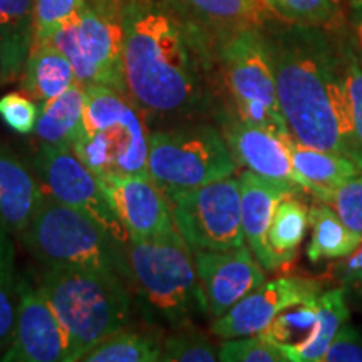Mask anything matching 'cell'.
<instances>
[{
    "label": "cell",
    "mask_w": 362,
    "mask_h": 362,
    "mask_svg": "<svg viewBox=\"0 0 362 362\" xmlns=\"http://www.w3.org/2000/svg\"><path fill=\"white\" fill-rule=\"evenodd\" d=\"M240 180V208H242V228L245 243L262 267L269 272L279 269L272 255L267 233L274 216L275 208L284 198L302 192L285 181L265 178V176L247 170L238 176Z\"/></svg>",
    "instance_id": "obj_17"
},
{
    "label": "cell",
    "mask_w": 362,
    "mask_h": 362,
    "mask_svg": "<svg viewBox=\"0 0 362 362\" xmlns=\"http://www.w3.org/2000/svg\"><path fill=\"white\" fill-rule=\"evenodd\" d=\"M277 21L264 27L277 96L292 138L337 153L362 168L352 123L341 37L322 27Z\"/></svg>",
    "instance_id": "obj_1"
},
{
    "label": "cell",
    "mask_w": 362,
    "mask_h": 362,
    "mask_svg": "<svg viewBox=\"0 0 362 362\" xmlns=\"http://www.w3.org/2000/svg\"><path fill=\"white\" fill-rule=\"evenodd\" d=\"M293 168L305 180L307 193L324 203H332L334 193L346 181L362 173V168L351 158L324 151L296 141L292 136L284 138Z\"/></svg>",
    "instance_id": "obj_19"
},
{
    "label": "cell",
    "mask_w": 362,
    "mask_h": 362,
    "mask_svg": "<svg viewBox=\"0 0 362 362\" xmlns=\"http://www.w3.org/2000/svg\"><path fill=\"white\" fill-rule=\"evenodd\" d=\"M330 205L344 223L362 237V173L339 187Z\"/></svg>",
    "instance_id": "obj_36"
},
{
    "label": "cell",
    "mask_w": 362,
    "mask_h": 362,
    "mask_svg": "<svg viewBox=\"0 0 362 362\" xmlns=\"http://www.w3.org/2000/svg\"><path fill=\"white\" fill-rule=\"evenodd\" d=\"M40 115L37 101L25 93H8L0 98V119L19 134L34 133Z\"/></svg>",
    "instance_id": "obj_35"
},
{
    "label": "cell",
    "mask_w": 362,
    "mask_h": 362,
    "mask_svg": "<svg viewBox=\"0 0 362 362\" xmlns=\"http://www.w3.org/2000/svg\"><path fill=\"white\" fill-rule=\"evenodd\" d=\"M6 362H67V336L39 287L19 279V307Z\"/></svg>",
    "instance_id": "obj_13"
},
{
    "label": "cell",
    "mask_w": 362,
    "mask_h": 362,
    "mask_svg": "<svg viewBox=\"0 0 362 362\" xmlns=\"http://www.w3.org/2000/svg\"><path fill=\"white\" fill-rule=\"evenodd\" d=\"M319 302V322L312 342L298 349L285 351L288 362H322L330 342L346 322H349V307H347L344 288H330L320 292Z\"/></svg>",
    "instance_id": "obj_26"
},
{
    "label": "cell",
    "mask_w": 362,
    "mask_h": 362,
    "mask_svg": "<svg viewBox=\"0 0 362 362\" xmlns=\"http://www.w3.org/2000/svg\"><path fill=\"white\" fill-rule=\"evenodd\" d=\"M84 0H34V42L49 40Z\"/></svg>",
    "instance_id": "obj_34"
},
{
    "label": "cell",
    "mask_w": 362,
    "mask_h": 362,
    "mask_svg": "<svg viewBox=\"0 0 362 362\" xmlns=\"http://www.w3.org/2000/svg\"><path fill=\"white\" fill-rule=\"evenodd\" d=\"M341 37V49L344 57V76H346L347 96H349L352 123H354V133L357 144L362 151V61L357 56L354 49L346 35V27L339 30Z\"/></svg>",
    "instance_id": "obj_33"
},
{
    "label": "cell",
    "mask_w": 362,
    "mask_h": 362,
    "mask_svg": "<svg viewBox=\"0 0 362 362\" xmlns=\"http://www.w3.org/2000/svg\"><path fill=\"white\" fill-rule=\"evenodd\" d=\"M121 7L123 0H84L49 40L69 57L79 83L128 94Z\"/></svg>",
    "instance_id": "obj_8"
},
{
    "label": "cell",
    "mask_w": 362,
    "mask_h": 362,
    "mask_svg": "<svg viewBox=\"0 0 362 362\" xmlns=\"http://www.w3.org/2000/svg\"><path fill=\"white\" fill-rule=\"evenodd\" d=\"M19 307V279L16 274V252L8 230L0 226V351L11 344Z\"/></svg>",
    "instance_id": "obj_30"
},
{
    "label": "cell",
    "mask_w": 362,
    "mask_h": 362,
    "mask_svg": "<svg viewBox=\"0 0 362 362\" xmlns=\"http://www.w3.org/2000/svg\"><path fill=\"white\" fill-rule=\"evenodd\" d=\"M320 288L322 285L310 279L280 277L270 280L215 319L211 332L223 341L264 332L280 312L319 296L322 292Z\"/></svg>",
    "instance_id": "obj_15"
},
{
    "label": "cell",
    "mask_w": 362,
    "mask_h": 362,
    "mask_svg": "<svg viewBox=\"0 0 362 362\" xmlns=\"http://www.w3.org/2000/svg\"><path fill=\"white\" fill-rule=\"evenodd\" d=\"M128 275L153 312L168 322H183L193 309L206 312L192 247L175 230L124 248Z\"/></svg>",
    "instance_id": "obj_6"
},
{
    "label": "cell",
    "mask_w": 362,
    "mask_h": 362,
    "mask_svg": "<svg viewBox=\"0 0 362 362\" xmlns=\"http://www.w3.org/2000/svg\"><path fill=\"white\" fill-rule=\"evenodd\" d=\"M72 151L98 178L149 175V133L143 111L121 90L86 86L83 123Z\"/></svg>",
    "instance_id": "obj_4"
},
{
    "label": "cell",
    "mask_w": 362,
    "mask_h": 362,
    "mask_svg": "<svg viewBox=\"0 0 362 362\" xmlns=\"http://www.w3.org/2000/svg\"><path fill=\"white\" fill-rule=\"evenodd\" d=\"M218 361L223 362H288L282 349L265 334L225 339L218 347Z\"/></svg>",
    "instance_id": "obj_31"
},
{
    "label": "cell",
    "mask_w": 362,
    "mask_h": 362,
    "mask_svg": "<svg viewBox=\"0 0 362 362\" xmlns=\"http://www.w3.org/2000/svg\"><path fill=\"white\" fill-rule=\"evenodd\" d=\"M322 362H362V332L349 322L344 324Z\"/></svg>",
    "instance_id": "obj_37"
},
{
    "label": "cell",
    "mask_w": 362,
    "mask_h": 362,
    "mask_svg": "<svg viewBox=\"0 0 362 362\" xmlns=\"http://www.w3.org/2000/svg\"><path fill=\"white\" fill-rule=\"evenodd\" d=\"M35 170L42 193L90 216L121 247L129 237L104 197L99 178L71 148L40 144Z\"/></svg>",
    "instance_id": "obj_11"
},
{
    "label": "cell",
    "mask_w": 362,
    "mask_h": 362,
    "mask_svg": "<svg viewBox=\"0 0 362 362\" xmlns=\"http://www.w3.org/2000/svg\"><path fill=\"white\" fill-rule=\"evenodd\" d=\"M309 228V208L296 194L284 198L272 216L267 243L279 267L296 259Z\"/></svg>",
    "instance_id": "obj_25"
},
{
    "label": "cell",
    "mask_w": 362,
    "mask_h": 362,
    "mask_svg": "<svg viewBox=\"0 0 362 362\" xmlns=\"http://www.w3.org/2000/svg\"><path fill=\"white\" fill-rule=\"evenodd\" d=\"M185 4L220 34L245 27L264 29L270 22L279 21L265 0H185Z\"/></svg>",
    "instance_id": "obj_24"
},
{
    "label": "cell",
    "mask_w": 362,
    "mask_h": 362,
    "mask_svg": "<svg viewBox=\"0 0 362 362\" xmlns=\"http://www.w3.org/2000/svg\"><path fill=\"white\" fill-rule=\"evenodd\" d=\"M221 133L238 165L265 178L291 183L307 193L305 180L293 168L282 136L247 123L238 116L228 117Z\"/></svg>",
    "instance_id": "obj_16"
},
{
    "label": "cell",
    "mask_w": 362,
    "mask_h": 362,
    "mask_svg": "<svg viewBox=\"0 0 362 362\" xmlns=\"http://www.w3.org/2000/svg\"><path fill=\"white\" fill-rule=\"evenodd\" d=\"M123 274L47 267L37 287L51 302L67 336V362L81 361L129 322L131 300Z\"/></svg>",
    "instance_id": "obj_3"
},
{
    "label": "cell",
    "mask_w": 362,
    "mask_h": 362,
    "mask_svg": "<svg viewBox=\"0 0 362 362\" xmlns=\"http://www.w3.org/2000/svg\"><path fill=\"white\" fill-rule=\"evenodd\" d=\"M344 279H346V284L349 285L352 291L362 298V265L357 267V269L347 270L344 274Z\"/></svg>",
    "instance_id": "obj_39"
},
{
    "label": "cell",
    "mask_w": 362,
    "mask_h": 362,
    "mask_svg": "<svg viewBox=\"0 0 362 362\" xmlns=\"http://www.w3.org/2000/svg\"><path fill=\"white\" fill-rule=\"evenodd\" d=\"M78 81L69 57L51 40H35L22 74V93L37 103L51 101Z\"/></svg>",
    "instance_id": "obj_21"
},
{
    "label": "cell",
    "mask_w": 362,
    "mask_h": 362,
    "mask_svg": "<svg viewBox=\"0 0 362 362\" xmlns=\"http://www.w3.org/2000/svg\"><path fill=\"white\" fill-rule=\"evenodd\" d=\"M86 86L76 81L61 96L45 101L40 106V115L34 133L40 144L71 148L78 138L84 115Z\"/></svg>",
    "instance_id": "obj_22"
},
{
    "label": "cell",
    "mask_w": 362,
    "mask_h": 362,
    "mask_svg": "<svg viewBox=\"0 0 362 362\" xmlns=\"http://www.w3.org/2000/svg\"><path fill=\"white\" fill-rule=\"evenodd\" d=\"M160 361L165 362H215L218 349L200 332H178L163 341Z\"/></svg>",
    "instance_id": "obj_32"
},
{
    "label": "cell",
    "mask_w": 362,
    "mask_h": 362,
    "mask_svg": "<svg viewBox=\"0 0 362 362\" xmlns=\"http://www.w3.org/2000/svg\"><path fill=\"white\" fill-rule=\"evenodd\" d=\"M124 81L146 115L187 116L205 104V49L163 0H123Z\"/></svg>",
    "instance_id": "obj_2"
},
{
    "label": "cell",
    "mask_w": 362,
    "mask_h": 362,
    "mask_svg": "<svg viewBox=\"0 0 362 362\" xmlns=\"http://www.w3.org/2000/svg\"><path fill=\"white\" fill-rule=\"evenodd\" d=\"M194 264L206 310L215 319L267 282L265 269L247 243L230 250H194Z\"/></svg>",
    "instance_id": "obj_14"
},
{
    "label": "cell",
    "mask_w": 362,
    "mask_h": 362,
    "mask_svg": "<svg viewBox=\"0 0 362 362\" xmlns=\"http://www.w3.org/2000/svg\"><path fill=\"white\" fill-rule=\"evenodd\" d=\"M178 233L193 250H230L245 245L238 176L168 194Z\"/></svg>",
    "instance_id": "obj_10"
},
{
    "label": "cell",
    "mask_w": 362,
    "mask_h": 362,
    "mask_svg": "<svg viewBox=\"0 0 362 362\" xmlns=\"http://www.w3.org/2000/svg\"><path fill=\"white\" fill-rule=\"evenodd\" d=\"M21 235L45 267L115 270L128 275L119 243L90 216L45 193Z\"/></svg>",
    "instance_id": "obj_5"
},
{
    "label": "cell",
    "mask_w": 362,
    "mask_h": 362,
    "mask_svg": "<svg viewBox=\"0 0 362 362\" xmlns=\"http://www.w3.org/2000/svg\"><path fill=\"white\" fill-rule=\"evenodd\" d=\"M34 42V0H0V84L22 79Z\"/></svg>",
    "instance_id": "obj_20"
},
{
    "label": "cell",
    "mask_w": 362,
    "mask_h": 362,
    "mask_svg": "<svg viewBox=\"0 0 362 362\" xmlns=\"http://www.w3.org/2000/svg\"><path fill=\"white\" fill-rule=\"evenodd\" d=\"M312 228L307 257L312 264L351 257L362 243V237L344 223L337 211L329 203H319L309 210Z\"/></svg>",
    "instance_id": "obj_23"
},
{
    "label": "cell",
    "mask_w": 362,
    "mask_h": 362,
    "mask_svg": "<svg viewBox=\"0 0 362 362\" xmlns=\"http://www.w3.org/2000/svg\"><path fill=\"white\" fill-rule=\"evenodd\" d=\"M238 163L223 133L211 124L149 133L148 173L168 197L235 175Z\"/></svg>",
    "instance_id": "obj_9"
},
{
    "label": "cell",
    "mask_w": 362,
    "mask_h": 362,
    "mask_svg": "<svg viewBox=\"0 0 362 362\" xmlns=\"http://www.w3.org/2000/svg\"><path fill=\"white\" fill-rule=\"evenodd\" d=\"M42 188L21 158L0 143V226L22 233L37 210Z\"/></svg>",
    "instance_id": "obj_18"
},
{
    "label": "cell",
    "mask_w": 362,
    "mask_h": 362,
    "mask_svg": "<svg viewBox=\"0 0 362 362\" xmlns=\"http://www.w3.org/2000/svg\"><path fill=\"white\" fill-rule=\"evenodd\" d=\"M163 339L155 332L121 329L86 354L83 362H155L161 357Z\"/></svg>",
    "instance_id": "obj_27"
},
{
    "label": "cell",
    "mask_w": 362,
    "mask_h": 362,
    "mask_svg": "<svg viewBox=\"0 0 362 362\" xmlns=\"http://www.w3.org/2000/svg\"><path fill=\"white\" fill-rule=\"evenodd\" d=\"M279 21L288 24L322 27L337 33L346 27L342 0H265Z\"/></svg>",
    "instance_id": "obj_29"
},
{
    "label": "cell",
    "mask_w": 362,
    "mask_h": 362,
    "mask_svg": "<svg viewBox=\"0 0 362 362\" xmlns=\"http://www.w3.org/2000/svg\"><path fill=\"white\" fill-rule=\"evenodd\" d=\"M317 297H310L307 300L296 304L275 317L264 332L270 341L285 351L298 349L312 342L317 332L319 322V302Z\"/></svg>",
    "instance_id": "obj_28"
},
{
    "label": "cell",
    "mask_w": 362,
    "mask_h": 362,
    "mask_svg": "<svg viewBox=\"0 0 362 362\" xmlns=\"http://www.w3.org/2000/svg\"><path fill=\"white\" fill-rule=\"evenodd\" d=\"M218 62L240 119L282 138L292 136L280 110L274 62L264 29L245 27L220 34Z\"/></svg>",
    "instance_id": "obj_7"
},
{
    "label": "cell",
    "mask_w": 362,
    "mask_h": 362,
    "mask_svg": "<svg viewBox=\"0 0 362 362\" xmlns=\"http://www.w3.org/2000/svg\"><path fill=\"white\" fill-rule=\"evenodd\" d=\"M99 183L129 242L156 240L176 230L168 197L149 175L104 176Z\"/></svg>",
    "instance_id": "obj_12"
},
{
    "label": "cell",
    "mask_w": 362,
    "mask_h": 362,
    "mask_svg": "<svg viewBox=\"0 0 362 362\" xmlns=\"http://www.w3.org/2000/svg\"><path fill=\"white\" fill-rule=\"evenodd\" d=\"M346 16V35L362 61V0H349Z\"/></svg>",
    "instance_id": "obj_38"
}]
</instances>
